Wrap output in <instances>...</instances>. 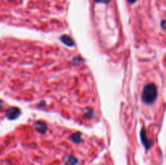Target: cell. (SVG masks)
<instances>
[{
    "instance_id": "obj_1",
    "label": "cell",
    "mask_w": 166,
    "mask_h": 165,
    "mask_svg": "<svg viewBox=\"0 0 166 165\" xmlns=\"http://www.w3.org/2000/svg\"><path fill=\"white\" fill-rule=\"evenodd\" d=\"M156 88L153 84L146 86L143 91V99L146 103H152L155 99Z\"/></svg>"
}]
</instances>
